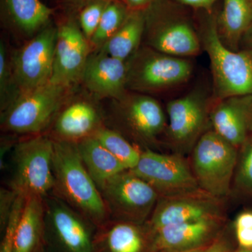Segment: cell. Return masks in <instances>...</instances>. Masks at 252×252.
<instances>
[{"label":"cell","instance_id":"6da1fadb","mask_svg":"<svg viewBox=\"0 0 252 252\" xmlns=\"http://www.w3.org/2000/svg\"><path fill=\"white\" fill-rule=\"evenodd\" d=\"M52 193L96 226L109 220L98 187L81 160L77 144L54 141Z\"/></svg>","mask_w":252,"mask_h":252},{"label":"cell","instance_id":"7a4b0ae2","mask_svg":"<svg viewBox=\"0 0 252 252\" xmlns=\"http://www.w3.org/2000/svg\"><path fill=\"white\" fill-rule=\"evenodd\" d=\"M200 37L210 59L217 99L252 96V50L234 51L225 45L212 16L205 20Z\"/></svg>","mask_w":252,"mask_h":252},{"label":"cell","instance_id":"3957f363","mask_svg":"<svg viewBox=\"0 0 252 252\" xmlns=\"http://www.w3.org/2000/svg\"><path fill=\"white\" fill-rule=\"evenodd\" d=\"M72 88L50 81L25 94L1 112V128L19 135L46 134L68 102Z\"/></svg>","mask_w":252,"mask_h":252},{"label":"cell","instance_id":"277c9868","mask_svg":"<svg viewBox=\"0 0 252 252\" xmlns=\"http://www.w3.org/2000/svg\"><path fill=\"white\" fill-rule=\"evenodd\" d=\"M54 142L46 134L29 135L14 146L9 187L27 197L47 196L54 187Z\"/></svg>","mask_w":252,"mask_h":252},{"label":"cell","instance_id":"5b68a950","mask_svg":"<svg viewBox=\"0 0 252 252\" xmlns=\"http://www.w3.org/2000/svg\"><path fill=\"white\" fill-rule=\"evenodd\" d=\"M144 14L147 46L177 57L198 54L200 36L188 18L172 9L171 3L154 0Z\"/></svg>","mask_w":252,"mask_h":252},{"label":"cell","instance_id":"8992f818","mask_svg":"<svg viewBox=\"0 0 252 252\" xmlns=\"http://www.w3.org/2000/svg\"><path fill=\"white\" fill-rule=\"evenodd\" d=\"M127 89L140 94L160 92L185 84L193 72L191 63L156 51L137 49L127 62Z\"/></svg>","mask_w":252,"mask_h":252},{"label":"cell","instance_id":"52a82bcc","mask_svg":"<svg viewBox=\"0 0 252 252\" xmlns=\"http://www.w3.org/2000/svg\"><path fill=\"white\" fill-rule=\"evenodd\" d=\"M43 245L47 252H94L97 226L58 197H44Z\"/></svg>","mask_w":252,"mask_h":252},{"label":"cell","instance_id":"ba28073f","mask_svg":"<svg viewBox=\"0 0 252 252\" xmlns=\"http://www.w3.org/2000/svg\"><path fill=\"white\" fill-rule=\"evenodd\" d=\"M56 37L57 27L48 25L11 58L12 93L9 106L21 96L51 81Z\"/></svg>","mask_w":252,"mask_h":252},{"label":"cell","instance_id":"9c48e42d","mask_svg":"<svg viewBox=\"0 0 252 252\" xmlns=\"http://www.w3.org/2000/svg\"><path fill=\"white\" fill-rule=\"evenodd\" d=\"M193 173L199 187L215 198L225 196L237 162L235 147L215 130L199 139L193 157Z\"/></svg>","mask_w":252,"mask_h":252},{"label":"cell","instance_id":"30bf717a","mask_svg":"<svg viewBox=\"0 0 252 252\" xmlns=\"http://www.w3.org/2000/svg\"><path fill=\"white\" fill-rule=\"evenodd\" d=\"M99 190L109 219L140 225L149 220L160 197L154 187L129 170L114 176Z\"/></svg>","mask_w":252,"mask_h":252},{"label":"cell","instance_id":"8fae6325","mask_svg":"<svg viewBox=\"0 0 252 252\" xmlns=\"http://www.w3.org/2000/svg\"><path fill=\"white\" fill-rule=\"evenodd\" d=\"M129 171L154 187L160 197L204 191L187 162L176 156L146 149L137 165Z\"/></svg>","mask_w":252,"mask_h":252},{"label":"cell","instance_id":"7c38bea8","mask_svg":"<svg viewBox=\"0 0 252 252\" xmlns=\"http://www.w3.org/2000/svg\"><path fill=\"white\" fill-rule=\"evenodd\" d=\"M93 52L79 23L72 18L57 27L51 82L73 88L81 82L86 63Z\"/></svg>","mask_w":252,"mask_h":252},{"label":"cell","instance_id":"4fadbf2b","mask_svg":"<svg viewBox=\"0 0 252 252\" xmlns=\"http://www.w3.org/2000/svg\"><path fill=\"white\" fill-rule=\"evenodd\" d=\"M114 101V119L137 141L154 142L165 128V114L154 97L140 93H127L122 98Z\"/></svg>","mask_w":252,"mask_h":252},{"label":"cell","instance_id":"5bb4252c","mask_svg":"<svg viewBox=\"0 0 252 252\" xmlns=\"http://www.w3.org/2000/svg\"><path fill=\"white\" fill-rule=\"evenodd\" d=\"M215 197L205 191L159 198L144 225L149 235L167 225L203 220H216Z\"/></svg>","mask_w":252,"mask_h":252},{"label":"cell","instance_id":"9a60e30c","mask_svg":"<svg viewBox=\"0 0 252 252\" xmlns=\"http://www.w3.org/2000/svg\"><path fill=\"white\" fill-rule=\"evenodd\" d=\"M104 119L98 107L87 99L68 101L56 116L49 132L53 140L78 143L103 127Z\"/></svg>","mask_w":252,"mask_h":252},{"label":"cell","instance_id":"2e32d148","mask_svg":"<svg viewBox=\"0 0 252 252\" xmlns=\"http://www.w3.org/2000/svg\"><path fill=\"white\" fill-rule=\"evenodd\" d=\"M81 82L97 98L118 100L127 94V63L99 51L92 52Z\"/></svg>","mask_w":252,"mask_h":252},{"label":"cell","instance_id":"e0dca14e","mask_svg":"<svg viewBox=\"0 0 252 252\" xmlns=\"http://www.w3.org/2000/svg\"><path fill=\"white\" fill-rule=\"evenodd\" d=\"M216 220L167 225L149 235V252L185 251L205 246L216 230Z\"/></svg>","mask_w":252,"mask_h":252},{"label":"cell","instance_id":"ac0fdd59","mask_svg":"<svg viewBox=\"0 0 252 252\" xmlns=\"http://www.w3.org/2000/svg\"><path fill=\"white\" fill-rule=\"evenodd\" d=\"M167 112L170 137L177 144L189 143L198 135L205 122V94L193 91L173 99L167 104Z\"/></svg>","mask_w":252,"mask_h":252},{"label":"cell","instance_id":"d6986e66","mask_svg":"<svg viewBox=\"0 0 252 252\" xmlns=\"http://www.w3.org/2000/svg\"><path fill=\"white\" fill-rule=\"evenodd\" d=\"M150 239L143 225L109 219L97 227L94 252H149Z\"/></svg>","mask_w":252,"mask_h":252},{"label":"cell","instance_id":"ffe728a7","mask_svg":"<svg viewBox=\"0 0 252 252\" xmlns=\"http://www.w3.org/2000/svg\"><path fill=\"white\" fill-rule=\"evenodd\" d=\"M252 96L220 99L212 114L214 130L234 147L245 142L249 127V102Z\"/></svg>","mask_w":252,"mask_h":252},{"label":"cell","instance_id":"44dd1931","mask_svg":"<svg viewBox=\"0 0 252 252\" xmlns=\"http://www.w3.org/2000/svg\"><path fill=\"white\" fill-rule=\"evenodd\" d=\"M1 11L10 27L28 36L47 26L54 14L41 0H1Z\"/></svg>","mask_w":252,"mask_h":252},{"label":"cell","instance_id":"7402d4cb","mask_svg":"<svg viewBox=\"0 0 252 252\" xmlns=\"http://www.w3.org/2000/svg\"><path fill=\"white\" fill-rule=\"evenodd\" d=\"M44 198L25 197L21 218L15 235L14 252H39L43 247Z\"/></svg>","mask_w":252,"mask_h":252},{"label":"cell","instance_id":"603a6c76","mask_svg":"<svg viewBox=\"0 0 252 252\" xmlns=\"http://www.w3.org/2000/svg\"><path fill=\"white\" fill-rule=\"evenodd\" d=\"M76 144L81 160L98 189L114 176L127 170L94 137H89Z\"/></svg>","mask_w":252,"mask_h":252},{"label":"cell","instance_id":"cb8c5ba5","mask_svg":"<svg viewBox=\"0 0 252 252\" xmlns=\"http://www.w3.org/2000/svg\"><path fill=\"white\" fill-rule=\"evenodd\" d=\"M145 23L144 11H131L125 22L97 51L127 61L139 49Z\"/></svg>","mask_w":252,"mask_h":252},{"label":"cell","instance_id":"d4e9b609","mask_svg":"<svg viewBox=\"0 0 252 252\" xmlns=\"http://www.w3.org/2000/svg\"><path fill=\"white\" fill-rule=\"evenodd\" d=\"M252 23V0H223V10L218 25L219 34L225 45L238 51Z\"/></svg>","mask_w":252,"mask_h":252},{"label":"cell","instance_id":"484cf974","mask_svg":"<svg viewBox=\"0 0 252 252\" xmlns=\"http://www.w3.org/2000/svg\"><path fill=\"white\" fill-rule=\"evenodd\" d=\"M94 137L117 158L126 170H132L138 163L142 151L132 145L119 131L104 126Z\"/></svg>","mask_w":252,"mask_h":252},{"label":"cell","instance_id":"4316f807","mask_svg":"<svg viewBox=\"0 0 252 252\" xmlns=\"http://www.w3.org/2000/svg\"><path fill=\"white\" fill-rule=\"evenodd\" d=\"M130 10L122 0H109L95 32L91 38L92 51H99L120 28L130 14Z\"/></svg>","mask_w":252,"mask_h":252},{"label":"cell","instance_id":"83f0119b","mask_svg":"<svg viewBox=\"0 0 252 252\" xmlns=\"http://www.w3.org/2000/svg\"><path fill=\"white\" fill-rule=\"evenodd\" d=\"M109 0H94L81 8L79 23L83 34L90 42Z\"/></svg>","mask_w":252,"mask_h":252},{"label":"cell","instance_id":"f1b7e54d","mask_svg":"<svg viewBox=\"0 0 252 252\" xmlns=\"http://www.w3.org/2000/svg\"><path fill=\"white\" fill-rule=\"evenodd\" d=\"M12 93V79L10 61L4 42L0 43V102L1 112L9 107Z\"/></svg>","mask_w":252,"mask_h":252},{"label":"cell","instance_id":"f546056e","mask_svg":"<svg viewBox=\"0 0 252 252\" xmlns=\"http://www.w3.org/2000/svg\"><path fill=\"white\" fill-rule=\"evenodd\" d=\"M24 203L25 196L18 195L13 207L9 221L3 230V237L0 244V252H14L15 235Z\"/></svg>","mask_w":252,"mask_h":252},{"label":"cell","instance_id":"4dcf8cb0","mask_svg":"<svg viewBox=\"0 0 252 252\" xmlns=\"http://www.w3.org/2000/svg\"><path fill=\"white\" fill-rule=\"evenodd\" d=\"M235 235L240 248L252 249V212L239 215L235 223Z\"/></svg>","mask_w":252,"mask_h":252},{"label":"cell","instance_id":"1f68e13d","mask_svg":"<svg viewBox=\"0 0 252 252\" xmlns=\"http://www.w3.org/2000/svg\"><path fill=\"white\" fill-rule=\"evenodd\" d=\"M19 194L14 189L1 188L0 191V228L3 232L9 221L13 207Z\"/></svg>","mask_w":252,"mask_h":252},{"label":"cell","instance_id":"d6a6232c","mask_svg":"<svg viewBox=\"0 0 252 252\" xmlns=\"http://www.w3.org/2000/svg\"><path fill=\"white\" fill-rule=\"evenodd\" d=\"M239 181L244 187L252 189V144L246 149L242 158Z\"/></svg>","mask_w":252,"mask_h":252},{"label":"cell","instance_id":"836d02e7","mask_svg":"<svg viewBox=\"0 0 252 252\" xmlns=\"http://www.w3.org/2000/svg\"><path fill=\"white\" fill-rule=\"evenodd\" d=\"M177 4L190 6L194 9L206 10L209 13L218 0H172Z\"/></svg>","mask_w":252,"mask_h":252},{"label":"cell","instance_id":"e575fe53","mask_svg":"<svg viewBox=\"0 0 252 252\" xmlns=\"http://www.w3.org/2000/svg\"><path fill=\"white\" fill-rule=\"evenodd\" d=\"M130 11H145L154 0H122Z\"/></svg>","mask_w":252,"mask_h":252},{"label":"cell","instance_id":"d590c367","mask_svg":"<svg viewBox=\"0 0 252 252\" xmlns=\"http://www.w3.org/2000/svg\"><path fill=\"white\" fill-rule=\"evenodd\" d=\"M230 247L224 240H218L209 245L204 252H229Z\"/></svg>","mask_w":252,"mask_h":252},{"label":"cell","instance_id":"8d00e7d4","mask_svg":"<svg viewBox=\"0 0 252 252\" xmlns=\"http://www.w3.org/2000/svg\"><path fill=\"white\" fill-rule=\"evenodd\" d=\"M63 1L68 4L72 5V6H78L81 9L84 5L91 2V1H94V0H63Z\"/></svg>","mask_w":252,"mask_h":252},{"label":"cell","instance_id":"74e56055","mask_svg":"<svg viewBox=\"0 0 252 252\" xmlns=\"http://www.w3.org/2000/svg\"><path fill=\"white\" fill-rule=\"evenodd\" d=\"M244 41L250 48L252 49V23L243 37Z\"/></svg>","mask_w":252,"mask_h":252},{"label":"cell","instance_id":"f35d334b","mask_svg":"<svg viewBox=\"0 0 252 252\" xmlns=\"http://www.w3.org/2000/svg\"><path fill=\"white\" fill-rule=\"evenodd\" d=\"M210 244H209V245H205V246L199 247V248L191 249V250H185V251L171 252H204L205 251V250H207V248H208L209 245H210Z\"/></svg>","mask_w":252,"mask_h":252},{"label":"cell","instance_id":"ab89813d","mask_svg":"<svg viewBox=\"0 0 252 252\" xmlns=\"http://www.w3.org/2000/svg\"><path fill=\"white\" fill-rule=\"evenodd\" d=\"M235 252H252V249L241 248L238 250V251Z\"/></svg>","mask_w":252,"mask_h":252},{"label":"cell","instance_id":"60d3db41","mask_svg":"<svg viewBox=\"0 0 252 252\" xmlns=\"http://www.w3.org/2000/svg\"><path fill=\"white\" fill-rule=\"evenodd\" d=\"M39 252H47L46 251L45 249H44V245H43L42 248H41V250H39Z\"/></svg>","mask_w":252,"mask_h":252}]
</instances>
